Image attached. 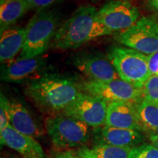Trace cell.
I'll use <instances>...</instances> for the list:
<instances>
[{
    "mask_svg": "<svg viewBox=\"0 0 158 158\" xmlns=\"http://www.w3.org/2000/svg\"><path fill=\"white\" fill-rule=\"evenodd\" d=\"M81 92L72 79L55 74L33 78L25 89L26 95L37 108L51 114L62 112Z\"/></svg>",
    "mask_w": 158,
    "mask_h": 158,
    "instance_id": "6da1fadb",
    "label": "cell"
},
{
    "mask_svg": "<svg viewBox=\"0 0 158 158\" xmlns=\"http://www.w3.org/2000/svg\"><path fill=\"white\" fill-rule=\"evenodd\" d=\"M111 33L100 21L96 7L81 6L58 28L51 45L61 50L76 49L92 40Z\"/></svg>",
    "mask_w": 158,
    "mask_h": 158,
    "instance_id": "7a4b0ae2",
    "label": "cell"
},
{
    "mask_svg": "<svg viewBox=\"0 0 158 158\" xmlns=\"http://www.w3.org/2000/svg\"><path fill=\"white\" fill-rule=\"evenodd\" d=\"M45 129L53 146L59 151L78 149L90 141L89 126L63 114L45 118Z\"/></svg>",
    "mask_w": 158,
    "mask_h": 158,
    "instance_id": "3957f363",
    "label": "cell"
},
{
    "mask_svg": "<svg viewBox=\"0 0 158 158\" xmlns=\"http://www.w3.org/2000/svg\"><path fill=\"white\" fill-rule=\"evenodd\" d=\"M58 27L54 11L41 10L31 18L26 27V38L21 52L22 58L40 56L51 44Z\"/></svg>",
    "mask_w": 158,
    "mask_h": 158,
    "instance_id": "277c9868",
    "label": "cell"
},
{
    "mask_svg": "<svg viewBox=\"0 0 158 158\" xmlns=\"http://www.w3.org/2000/svg\"><path fill=\"white\" fill-rule=\"evenodd\" d=\"M108 59L120 78L136 87L143 88L151 76L148 56L130 48L114 46L110 49Z\"/></svg>",
    "mask_w": 158,
    "mask_h": 158,
    "instance_id": "5b68a950",
    "label": "cell"
},
{
    "mask_svg": "<svg viewBox=\"0 0 158 158\" xmlns=\"http://www.w3.org/2000/svg\"><path fill=\"white\" fill-rule=\"evenodd\" d=\"M82 92L98 97L106 102L126 101L136 103L143 97V88L136 87L121 78L107 81H90L80 86Z\"/></svg>",
    "mask_w": 158,
    "mask_h": 158,
    "instance_id": "8992f818",
    "label": "cell"
},
{
    "mask_svg": "<svg viewBox=\"0 0 158 158\" xmlns=\"http://www.w3.org/2000/svg\"><path fill=\"white\" fill-rule=\"evenodd\" d=\"M116 39L125 46L144 54H155L158 51V23L151 18L142 17Z\"/></svg>",
    "mask_w": 158,
    "mask_h": 158,
    "instance_id": "52a82bcc",
    "label": "cell"
},
{
    "mask_svg": "<svg viewBox=\"0 0 158 158\" xmlns=\"http://www.w3.org/2000/svg\"><path fill=\"white\" fill-rule=\"evenodd\" d=\"M108 102L86 92H81L62 114L76 118L89 127L97 128L106 124Z\"/></svg>",
    "mask_w": 158,
    "mask_h": 158,
    "instance_id": "ba28073f",
    "label": "cell"
},
{
    "mask_svg": "<svg viewBox=\"0 0 158 158\" xmlns=\"http://www.w3.org/2000/svg\"><path fill=\"white\" fill-rule=\"evenodd\" d=\"M139 15L138 8L129 0H110L98 10L100 21L112 32L129 29Z\"/></svg>",
    "mask_w": 158,
    "mask_h": 158,
    "instance_id": "9c48e42d",
    "label": "cell"
},
{
    "mask_svg": "<svg viewBox=\"0 0 158 158\" xmlns=\"http://www.w3.org/2000/svg\"><path fill=\"white\" fill-rule=\"evenodd\" d=\"M73 64L90 81H107L120 78L108 57L102 54H79L75 57Z\"/></svg>",
    "mask_w": 158,
    "mask_h": 158,
    "instance_id": "30bf717a",
    "label": "cell"
},
{
    "mask_svg": "<svg viewBox=\"0 0 158 158\" xmlns=\"http://www.w3.org/2000/svg\"><path fill=\"white\" fill-rule=\"evenodd\" d=\"M143 139V135L141 131L106 125L94 128L92 132V141L94 145L133 148L141 144Z\"/></svg>",
    "mask_w": 158,
    "mask_h": 158,
    "instance_id": "8fae6325",
    "label": "cell"
},
{
    "mask_svg": "<svg viewBox=\"0 0 158 158\" xmlns=\"http://www.w3.org/2000/svg\"><path fill=\"white\" fill-rule=\"evenodd\" d=\"M7 106L10 114V124L15 130L33 138L43 135L45 129L24 104L14 99H7Z\"/></svg>",
    "mask_w": 158,
    "mask_h": 158,
    "instance_id": "7c38bea8",
    "label": "cell"
},
{
    "mask_svg": "<svg viewBox=\"0 0 158 158\" xmlns=\"http://www.w3.org/2000/svg\"><path fill=\"white\" fill-rule=\"evenodd\" d=\"M45 65V59L41 56L20 57L5 63L2 68L1 79L7 83L23 82L42 70Z\"/></svg>",
    "mask_w": 158,
    "mask_h": 158,
    "instance_id": "4fadbf2b",
    "label": "cell"
},
{
    "mask_svg": "<svg viewBox=\"0 0 158 158\" xmlns=\"http://www.w3.org/2000/svg\"><path fill=\"white\" fill-rule=\"evenodd\" d=\"M105 125L143 132L135 103L130 102H108Z\"/></svg>",
    "mask_w": 158,
    "mask_h": 158,
    "instance_id": "5bb4252c",
    "label": "cell"
},
{
    "mask_svg": "<svg viewBox=\"0 0 158 158\" xmlns=\"http://www.w3.org/2000/svg\"><path fill=\"white\" fill-rule=\"evenodd\" d=\"M2 145L15 150L24 158H45L42 147L35 138L19 133L10 125L0 132Z\"/></svg>",
    "mask_w": 158,
    "mask_h": 158,
    "instance_id": "9a60e30c",
    "label": "cell"
},
{
    "mask_svg": "<svg viewBox=\"0 0 158 158\" xmlns=\"http://www.w3.org/2000/svg\"><path fill=\"white\" fill-rule=\"evenodd\" d=\"M26 38V28L9 27L1 31L0 60L7 63L13 60L20 51H22Z\"/></svg>",
    "mask_w": 158,
    "mask_h": 158,
    "instance_id": "2e32d148",
    "label": "cell"
},
{
    "mask_svg": "<svg viewBox=\"0 0 158 158\" xmlns=\"http://www.w3.org/2000/svg\"><path fill=\"white\" fill-rule=\"evenodd\" d=\"M29 10L26 0H0L1 31L14 24Z\"/></svg>",
    "mask_w": 158,
    "mask_h": 158,
    "instance_id": "e0dca14e",
    "label": "cell"
},
{
    "mask_svg": "<svg viewBox=\"0 0 158 158\" xmlns=\"http://www.w3.org/2000/svg\"><path fill=\"white\" fill-rule=\"evenodd\" d=\"M143 131L151 135L158 133V105L143 97L135 103Z\"/></svg>",
    "mask_w": 158,
    "mask_h": 158,
    "instance_id": "ac0fdd59",
    "label": "cell"
},
{
    "mask_svg": "<svg viewBox=\"0 0 158 158\" xmlns=\"http://www.w3.org/2000/svg\"><path fill=\"white\" fill-rule=\"evenodd\" d=\"M132 148L112 147L108 145H94L78 148V155L82 158H128Z\"/></svg>",
    "mask_w": 158,
    "mask_h": 158,
    "instance_id": "d6986e66",
    "label": "cell"
},
{
    "mask_svg": "<svg viewBox=\"0 0 158 158\" xmlns=\"http://www.w3.org/2000/svg\"><path fill=\"white\" fill-rule=\"evenodd\" d=\"M128 158H158V149L152 143L141 144L132 148Z\"/></svg>",
    "mask_w": 158,
    "mask_h": 158,
    "instance_id": "ffe728a7",
    "label": "cell"
},
{
    "mask_svg": "<svg viewBox=\"0 0 158 158\" xmlns=\"http://www.w3.org/2000/svg\"><path fill=\"white\" fill-rule=\"evenodd\" d=\"M143 97L158 105V76L151 75L143 86Z\"/></svg>",
    "mask_w": 158,
    "mask_h": 158,
    "instance_id": "44dd1931",
    "label": "cell"
},
{
    "mask_svg": "<svg viewBox=\"0 0 158 158\" xmlns=\"http://www.w3.org/2000/svg\"><path fill=\"white\" fill-rule=\"evenodd\" d=\"M10 114L7 106V98L1 93L0 98V132L10 125Z\"/></svg>",
    "mask_w": 158,
    "mask_h": 158,
    "instance_id": "7402d4cb",
    "label": "cell"
},
{
    "mask_svg": "<svg viewBox=\"0 0 158 158\" xmlns=\"http://www.w3.org/2000/svg\"><path fill=\"white\" fill-rule=\"evenodd\" d=\"M29 10L36 9L37 11L44 10L56 2L57 0H26Z\"/></svg>",
    "mask_w": 158,
    "mask_h": 158,
    "instance_id": "603a6c76",
    "label": "cell"
},
{
    "mask_svg": "<svg viewBox=\"0 0 158 158\" xmlns=\"http://www.w3.org/2000/svg\"><path fill=\"white\" fill-rule=\"evenodd\" d=\"M148 64L151 74L158 76V51L148 56Z\"/></svg>",
    "mask_w": 158,
    "mask_h": 158,
    "instance_id": "cb8c5ba5",
    "label": "cell"
},
{
    "mask_svg": "<svg viewBox=\"0 0 158 158\" xmlns=\"http://www.w3.org/2000/svg\"><path fill=\"white\" fill-rule=\"evenodd\" d=\"M51 158H82L80 157L76 152L71 150H64L55 154Z\"/></svg>",
    "mask_w": 158,
    "mask_h": 158,
    "instance_id": "d4e9b609",
    "label": "cell"
},
{
    "mask_svg": "<svg viewBox=\"0 0 158 158\" xmlns=\"http://www.w3.org/2000/svg\"><path fill=\"white\" fill-rule=\"evenodd\" d=\"M149 139L152 144L155 146V147L158 149V133L150 135Z\"/></svg>",
    "mask_w": 158,
    "mask_h": 158,
    "instance_id": "484cf974",
    "label": "cell"
},
{
    "mask_svg": "<svg viewBox=\"0 0 158 158\" xmlns=\"http://www.w3.org/2000/svg\"><path fill=\"white\" fill-rule=\"evenodd\" d=\"M150 3L154 8L158 11V0H150Z\"/></svg>",
    "mask_w": 158,
    "mask_h": 158,
    "instance_id": "4316f807",
    "label": "cell"
},
{
    "mask_svg": "<svg viewBox=\"0 0 158 158\" xmlns=\"http://www.w3.org/2000/svg\"><path fill=\"white\" fill-rule=\"evenodd\" d=\"M1 158H3V157H1Z\"/></svg>",
    "mask_w": 158,
    "mask_h": 158,
    "instance_id": "83f0119b",
    "label": "cell"
}]
</instances>
